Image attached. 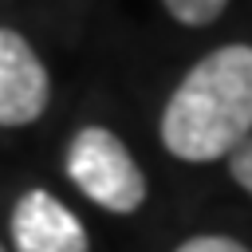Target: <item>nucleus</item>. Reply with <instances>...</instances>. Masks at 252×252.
<instances>
[{
  "instance_id": "nucleus-3",
  "label": "nucleus",
  "mask_w": 252,
  "mask_h": 252,
  "mask_svg": "<svg viewBox=\"0 0 252 252\" xmlns=\"http://www.w3.org/2000/svg\"><path fill=\"white\" fill-rule=\"evenodd\" d=\"M16 252H91L83 220L47 189H28L8 217Z\"/></svg>"
},
{
  "instance_id": "nucleus-7",
  "label": "nucleus",
  "mask_w": 252,
  "mask_h": 252,
  "mask_svg": "<svg viewBox=\"0 0 252 252\" xmlns=\"http://www.w3.org/2000/svg\"><path fill=\"white\" fill-rule=\"evenodd\" d=\"M177 252H248V248L232 236H189L185 244H177Z\"/></svg>"
},
{
  "instance_id": "nucleus-1",
  "label": "nucleus",
  "mask_w": 252,
  "mask_h": 252,
  "mask_svg": "<svg viewBox=\"0 0 252 252\" xmlns=\"http://www.w3.org/2000/svg\"><path fill=\"white\" fill-rule=\"evenodd\" d=\"M244 138H252V47L228 43L177 83L161 114V142L181 161H217Z\"/></svg>"
},
{
  "instance_id": "nucleus-2",
  "label": "nucleus",
  "mask_w": 252,
  "mask_h": 252,
  "mask_svg": "<svg viewBox=\"0 0 252 252\" xmlns=\"http://www.w3.org/2000/svg\"><path fill=\"white\" fill-rule=\"evenodd\" d=\"M67 177L83 197L110 213H134L146 201V177L118 134L106 126H83L67 146Z\"/></svg>"
},
{
  "instance_id": "nucleus-5",
  "label": "nucleus",
  "mask_w": 252,
  "mask_h": 252,
  "mask_svg": "<svg viewBox=\"0 0 252 252\" xmlns=\"http://www.w3.org/2000/svg\"><path fill=\"white\" fill-rule=\"evenodd\" d=\"M161 4H165V12L173 20H181L189 28H205V24H213L224 12L228 0H161Z\"/></svg>"
},
{
  "instance_id": "nucleus-4",
  "label": "nucleus",
  "mask_w": 252,
  "mask_h": 252,
  "mask_svg": "<svg viewBox=\"0 0 252 252\" xmlns=\"http://www.w3.org/2000/svg\"><path fill=\"white\" fill-rule=\"evenodd\" d=\"M47 98H51L47 67L20 32L0 28V126L35 122L47 110Z\"/></svg>"
},
{
  "instance_id": "nucleus-6",
  "label": "nucleus",
  "mask_w": 252,
  "mask_h": 252,
  "mask_svg": "<svg viewBox=\"0 0 252 252\" xmlns=\"http://www.w3.org/2000/svg\"><path fill=\"white\" fill-rule=\"evenodd\" d=\"M228 173H232L236 185L252 197V138H244V142L228 154Z\"/></svg>"
},
{
  "instance_id": "nucleus-8",
  "label": "nucleus",
  "mask_w": 252,
  "mask_h": 252,
  "mask_svg": "<svg viewBox=\"0 0 252 252\" xmlns=\"http://www.w3.org/2000/svg\"><path fill=\"white\" fill-rule=\"evenodd\" d=\"M0 252H8V248H4V244H0Z\"/></svg>"
}]
</instances>
